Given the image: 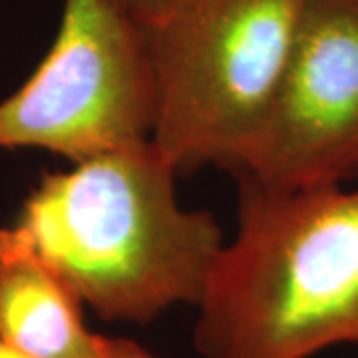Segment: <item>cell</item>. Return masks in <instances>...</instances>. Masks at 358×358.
I'll use <instances>...</instances> for the list:
<instances>
[{
	"label": "cell",
	"instance_id": "6da1fadb",
	"mask_svg": "<svg viewBox=\"0 0 358 358\" xmlns=\"http://www.w3.org/2000/svg\"><path fill=\"white\" fill-rule=\"evenodd\" d=\"M178 169L152 141L50 171L16 227L106 322L197 307L225 245L217 219L179 203Z\"/></svg>",
	"mask_w": 358,
	"mask_h": 358
},
{
	"label": "cell",
	"instance_id": "7a4b0ae2",
	"mask_svg": "<svg viewBox=\"0 0 358 358\" xmlns=\"http://www.w3.org/2000/svg\"><path fill=\"white\" fill-rule=\"evenodd\" d=\"M201 358H313L358 346V189L239 179L237 231L197 303Z\"/></svg>",
	"mask_w": 358,
	"mask_h": 358
},
{
	"label": "cell",
	"instance_id": "3957f363",
	"mask_svg": "<svg viewBox=\"0 0 358 358\" xmlns=\"http://www.w3.org/2000/svg\"><path fill=\"white\" fill-rule=\"evenodd\" d=\"M307 0H178L145 26L152 143L179 176L235 173L279 90Z\"/></svg>",
	"mask_w": 358,
	"mask_h": 358
},
{
	"label": "cell",
	"instance_id": "277c9868",
	"mask_svg": "<svg viewBox=\"0 0 358 358\" xmlns=\"http://www.w3.org/2000/svg\"><path fill=\"white\" fill-rule=\"evenodd\" d=\"M154 114L143 28L114 0H64L48 54L0 102V150L80 164L152 141Z\"/></svg>",
	"mask_w": 358,
	"mask_h": 358
},
{
	"label": "cell",
	"instance_id": "5b68a950",
	"mask_svg": "<svg viewBox=\"0 0 358 358\" xmlns=\"http://www.w3.org/2000/svg\"><path fill=\"white\" fill-rule=\"evenodd\" d=\"M237 179L275 192L358 176V0H307L275 100Z\"/></svg>",
	"mask_w": 358,
	"mask_h": 358
},
{
	"label": "cell",
	"instance_id": "8992f818",
	"mask_svg": "<svg viewBox=\"0 0 358 358\" xmlns=\"http://www.w3.org/2000/svg\"><path fill=\"white\" fill-rule=\"evenodd\" d=\"M82 308L22 231L0 229V343L34 358H155L129 338L92 333Z\"/></svg>",
	"mask_w": 358,
	"mask_h": 358
},
{
	"label": "cell",
	"instance_id": "52a82bcc",
	"mask_svg": "<svg viewBox=\"0 0 358 358\" xmlns=\"http://www.w3.org/2000/svg\"><path fill=\"white\" fill-rule=\"evenodd\" d=\"M141 28L157 22L178 0H114Z\"/></svg>",
	"mask_w": 358,
	"mask_h": 358
},
{
	"label": "cell",
	"instance_id": "ba28073f",
	"mask_svg": "<svg viewBox=\"0 0 358 358\" xmlns=\"http://www.w3.org/2000/svg\"><path fill=\"white\" fill-rule=\"evenodd\" d=\"M0 358H34V357H28L24 352H20V350H14L8 345H4V343H0Z\"/></svg>",
	"mask_w": 358,
	"mask_h": 358
}]
</instances>
